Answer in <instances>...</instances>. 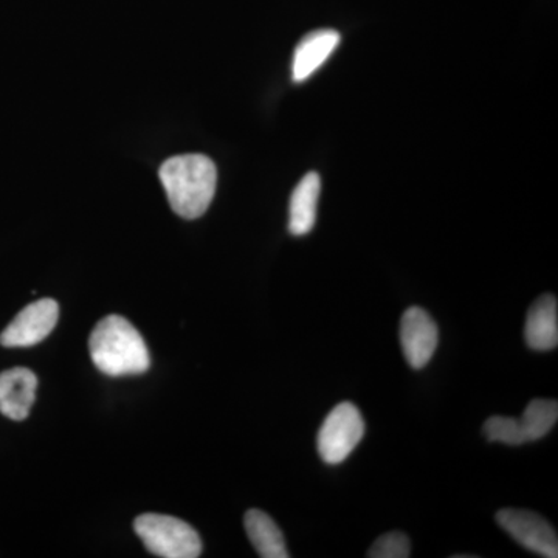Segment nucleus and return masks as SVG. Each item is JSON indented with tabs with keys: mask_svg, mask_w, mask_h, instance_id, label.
I'll return each mask as SVG.
<instances>
[{
	"mask_svg": "<svg viewBox=\"0 0 558 558\" xmlns=\"http://www.w3.org/2000/svg\"><path fill=\"white\" fill-rule=\"evenodd\" d=\"M135 534L150 554L163 558H196L202 539L185 521L160 513H143L134 523Z\"/></svg>",
	"mask_w": 558,
	"mask_h": 558,
	"instance_id": "obj_3",
	"label": "nucleus"
},
{
	"mask_svg": "<svg viewBox=\"0 0 558 558\" xmlns=\"http://www.w3.org/2000/svg\"><path fill=\"white\" fill-rule=\"evenodd\" d=\"M483 432L490 442L505 444V446H523V444H526L519 418L515 417L492 416L484 424Z\"/></svg>",
	"mask_w": 558,
	"mask_h": 558,
	"instance_id": "obj_14",
	"label": "nucleus"
},
{
	"mask_svg": "<svg viewBox=\"0 0 558 558\" xmlns=\"http://www.w3.org/2000/svg\"><path fill=\"white\" fill-rule=\"evenodd\" d=\"M160 180L171 208L183 219L205 215L218 183L215 161L202 154L171 157L161 165Z\"/></svg>",
	"mask_w": 558,
	"mask_h": 558,
	"instance_id": "obj_1",
	"label": "nucleus"
},
{
	"mask_svg": "<svg viewBox=\"0 0 558 558\" xmlns=\"http://www.w3.org/2000/svg\"><path fill=\"white\" fill-rule=\"evenodd\" d=\"M499 526L523 548L546 558L558 557L557 532L531 510L505 509L497 513Z\"/></svg>",
	"mask_w": 558,
	"mask_h": 558,
	"instance_id": "obj_6",
	"label": "nucleus"
},
{
	"mask_svg": "<svg viewBox=\"0 0 558 558\" xmlns=\"http://www.w3.org/2000/svg\"><path fill=\"white\" fill-rule=\"evenodd\" d=\"M411 553V543L409 537L402 532H389L381 535L371 546L368 557L371 558H409Z\"/></svg>",
	"mask_w": 558,
	"mask_h": 558,
	"instance_id": "obj_15",
	"label": "nucleus"
},
{
	"mask_svg": "<svg viewBox=\"0 0 558 558\" xmlns=\"http://www.w3.org/2000/svg\"><path fill=\"white\" fill-rule=\"evenodd\" d=\"M365 436V421L357 407L341 402L323 422L318 433V453L329 465L341 464Z\"/></svg>",
	"mask_w": 558,
	"mask_h": 558,
	"instance_id": "obj_4",
	"label": "nucleus"
},
{
	"mask_svg": "<svg viewBox=\"0 0 558 558\" xmlns=\"http://www.w3.org/2000/svg\"><path fill=\"white\" fill-rule=\"evenodd\" d=\"M38 389V377L33 371L17 368L0 374V413L13 421H24L31 414Z\"/></svg>",
	"mask_w": 558,
	"mask_h": 558,
	"instance_id": "obj_8",
	"label": "nucleus"
},
{
	"mask_svg": "<svg viewBox=\"0 0 558 558\" xmlns=\"http://www.w3.org/2000/svg\"><path fill=\"white\" fill-rule=\"evenodd\" d=\"M439 343V330L435 319L421 307H410L400 319V344L403 355L413 369L427 366Z\"/></svg>",
	"mask_w": 558,
	"mask_h": 558,
	"instance_id": "obj_7",
	"label": "nucleus"
},
{
	"mask_svg": "<svg viewBox=\"0 0 558 558\" xmlns=\"http://www.w3.org/2000/svg\"><path fill=\"white\" fill-rule=\"evenodd\" d=\"M322 180L317 172H310L300 180L290 196L289 231L293 236L311 233L317 222V208Z\"/></svg>",
	"mask_w": 558,
	"mask_h": 558,
	"instance_id": "obj_11",
	"label": "nucleus"
},
{
	"mask_svg": "<svg viewBox=\"0 0 558 558\" xmlns=\"http://www.w3.org/2000/svg\"><path fill=\"white\" fill-rule=\"evenodd\" d=\"M60 317L57 301L43 299L24 307L7 329L0 333V344L5 348H27L50 336Z\"/></svg>",
	"mask_w": 558,
	"mask_h": 558,
	"instance_id": "obj_5",
	"label": "nucleus"
},
{
	"mask_svg": "<svg viewBox=\"0 0 558 558\" xmlns=\"http://www.w3.org/2000/svg\"><path fill=\"white\" fill-rule=\"evenodd\" d=\"M245 531L253 548L264 558H288L284 537L275 521L258 509L248 510L244 519Z\"/></svg>",
	"mask_w": 558,
	"mask_h": 558,
	"instance_id": "obj_12",
	"label": "nucleus"
},
{
	"mask_svg": "<svg viewBox=\"0 0 558 558\" xmlns=\"http://www.w3.org/2000/svg\"><path fill=\"white\" fill-rule=\"evenodd\" d=\"M558 421L557 400L535 399L519 418L521 432L526 442H534L549 435Z\"/></svg>",
	"mask_w": 558,
	"mask_h": 558,
	"instance_id": "obj_13",
	"label": "nucleus"
},
{
	"mask_svg": "<svg viewBox=\"0 0 558 558\" xmlns=\"http://www.w3.org/2000/svg\"><path fill=\"white\" fill-rule=\"evenodd\" d=\"M340 39V33L330 31V28L312 32L304 36L293 54V81L303 83V81L310 80L329 60L330 54L339 47Z\"/></svg>",
	"mask_w": 558,
	"mask_h": 558,
	"instance_id": "obj_9",
	"label": "nucleus"
},
{
	"mask_svg": "<svg viewBox=\"0 0 558 558\" xmlns=\"http://www.w3.org/2000/svg\"><path fill=\"white\" fill-rule=\"evenodd\" d=\"M527 347L534 351H553L558 344V303L554 295L539 296L527 312L524 328Z\"/></svg>",
	"mask_w": 558,
	"mask_h": 558,
	"instance_id": "obj_10",
	"label": "nucleus"
},
{
	"mask_svg": "<svg viewBox=\"0 0 558 558\" xmlns=\"http://www.w3.org/2000/svg\"><path fill=\"white\" fill-rule=\"evenodd\" d=\"M92 362L109 377L140 376L150 366L148 347L121 315L102 318L90 333Z\"/></svg>",
	"mask_w": 558,
	"mask_h": 558,
	"instance_id": "obj_2",
	"label": "nucleus"
}]
</instances>
